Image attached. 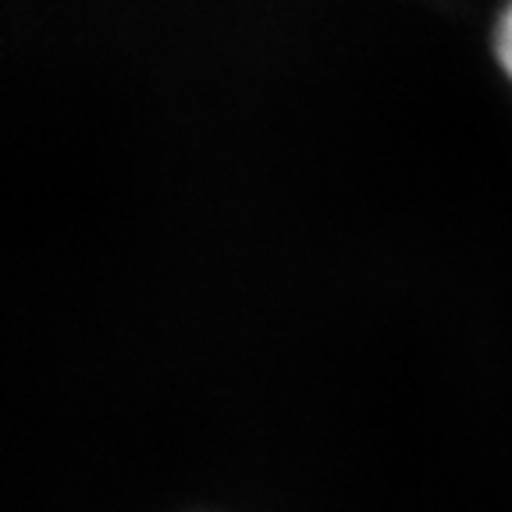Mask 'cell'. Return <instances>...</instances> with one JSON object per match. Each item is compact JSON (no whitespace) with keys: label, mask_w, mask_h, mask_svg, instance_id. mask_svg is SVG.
Instances as JSON below:
<instances>
[{"label":"cell","mask_w":512,"mask_h":512,"mask_svg":"<svg viewBox=\"0 0 512 512\" xmlns=\"http://www.w3.org/2000/svg\"><path fill=\"white\" fill-rule=\"evenodd\" d=\"M495 57H498V64H502V72L509 75V82H512V8H505L495 25Z\"/></svg>","instance_id":"obj_1"}]
</instances>
